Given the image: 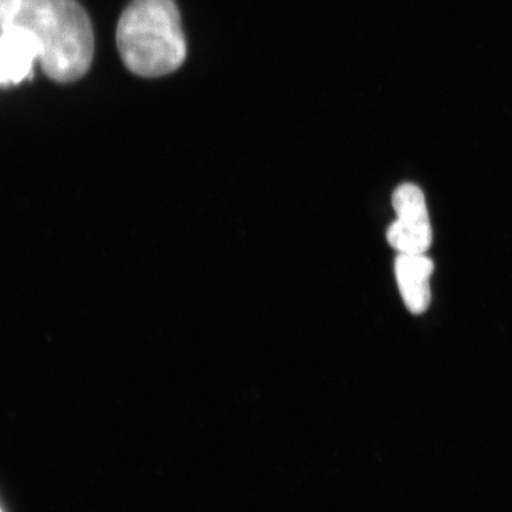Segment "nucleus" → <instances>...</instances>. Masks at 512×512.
<instances>
[{
	"label": "nucleus",
	"mask_w": 512,
	"mask_h": 512,
	"mask_svg": "<svg viewBox=\"0 0 512 512\" xmlns=\"http://www.w3.org/2000/svg\"><path fill=\"white\" fill-rule=\"evenodd\" d=\"M396 220L390 224L387 240L399 254H426L433 240L424 192L405 183L393 194Z\"/></svg>",
	"instance_id": "7ed1b4c3"
},
{
	"label": "nucleus",
	"mask_w": 512,
	"mask_h": 512,
	"mask_svg": "<svg viewBox=\"0 0 512 512\" xmlns=\"http://www.w3.org/2000/svg\"><path fill=\"white\" fill-rule=\"evenodd\" d=\"M121 60L132 73L159 78L174 73L187 57V42L174 0H133L117 28Z\"/></svg>",
	"instance_id": "f03ea898"
},
{
	"label": "nucleus",
	"mask_w": 512,
	"mask_h": 512,
	"mask_svg": "<svg viewBox=\"0 0 512 512\" xmlns=\"http://www.w3.org/2000/svg\"><path fill=\"white\" fill-rule=\"evenodd\" d=\"M394 270L407 309L414 315H421L431 304L433 261L426 254H399Z\"/></svg>",
	"instance_id": "39448f33"
},
{
	"label": "nucleus",
	"mask_w": 512,
	"mask_h": 512,
	"mask_svg": "<svg viewBox=\"0 0 512 512\" xmlns=\"http://www.w3.org/2000/svg\"><path fill=\"white\" fill-rule=\"evenodd\" d=\"M15 23L37 38L40 63L51 80L78 81L91 68L93 27L76 0H22Z\"/></svg>",
	"instance_id": "f257e3e1"
},
{
	"label": "nucleus",
	"mask_w": 512,
	"mask_h": 512,
	"mask_svg": "<svg viewBox=\"0 0 512 512\" xmlns=\"http://www.w3.org/2000/svg\"><path fill=\"white\" fill-rule=\"evenodd\" d=\"M40 56V43L24 25L15 23L0 32V87L29 79Z\"/></svg>",
	"instance_id": "20e7f679"
},
{
	"label": "nucleus",
	"mask_w": 512,
	"mask_h": 512,
	"mask_svg": "<svg viewBox=\"0 0 512 512\" xmlns=\"http://www.w3.org/2000/svg\"><path fill=\"white\" fill-rule=\"evenodd\" d=\"M22 0H0V32L15 24Z\"/></svg>",
	"instance_id": "423d86ee"
},
{
	"label": "nucleus",
	"mask_w": 512,
	"mask_h": 512,
	"mask_svg": "<svg viewBox=\"0 0 512 512\" xmlns=\"http://www.w3.org/2000/svg\"><path fill=\"white\" fill-rule=\"evenodd\" d=\"M0 512H3L2 508H0Z\"/></svg>",
	"instance_id": "0eeeda50"
}]
</instances>
